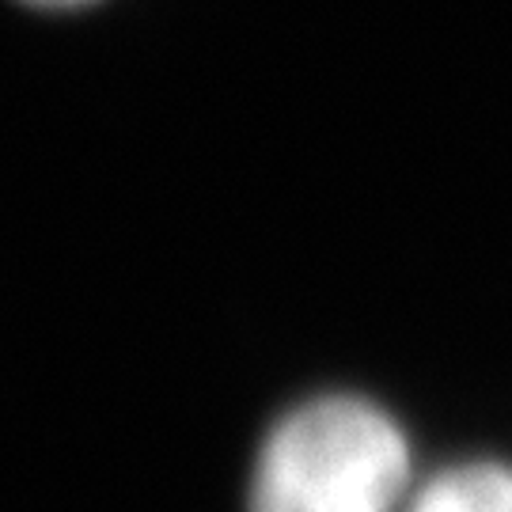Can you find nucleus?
<instances>
[{
	"label": "nucleus",
	"mask_w": 512,
	"mask_h": 512,
	"mask_svg": "<svg viewBox=\"0 0 512 512\" xmlns=\"http://www.w3.org/2000/svg\"><path fill=\"white\" fill-rule=\"evenodd\" d=\"M410 448L365 399H319L277 425L255 467L251 512H399Z\"/></svg>",
	"instance_id": "obj_1"
},
{
	"label": "nucleus",
	"mask_w": 512,
	"mask_h": 512,
	"mask_svg": "<svg viewBox=\"0 0 512 512\" xmlns=\"http://www.w3.org/2000/svg\"><path fill=\"white\" fill-rule=\"evenodd\" d=\"M406 512H512V471L471 463L437 475Z\"/></svg>",
	"instance_id": "obj_2"
},
{
	"label": "nucleus",
	"mask_w": 512,
	"mask_h": 512,
	"mask_svg": "<svg viewBox=\"0 0 512 512\" xmlns=\"http://www.w3.org/2000/svg\"><path fill=\"white\" fill-rule=\"evenodd\" d=\"M27 4H42V8H80V4H92V0H27Z\"/></svg>",
	"instance_id": "obj_3"
}]
</instances>
